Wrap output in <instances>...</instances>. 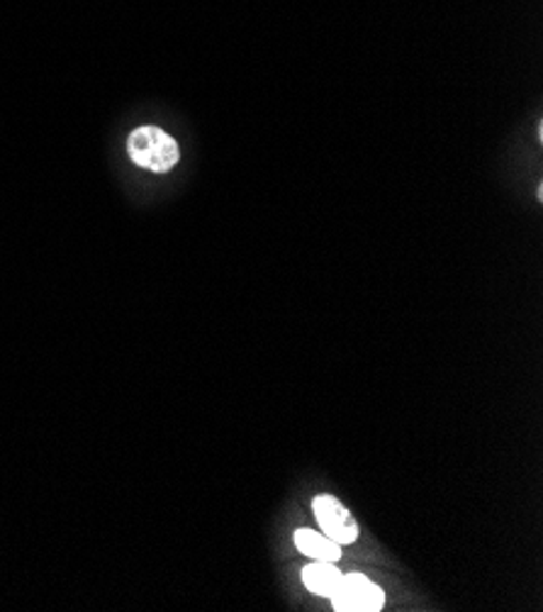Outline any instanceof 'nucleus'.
<instances>
[{"label":"nucleus","instance_id":"f257e3e1","mask_svg":"<svg viewBox=\"0 0 543 612\" xmlns=\"http://www.w3.org/2000/svg\"><path fill=\"white\" fill-rule=\"evenodd\" d=\"M127 154L134 166L152 174H168L180 162V146L156 125H142L127 137Z\"/></svg>","mask_w":543,"mask_h":612},{"label":"nucleus","instance_id":"f03ea898","mask_svg":"<svg viewBox=\"0 0 543 612\" xmlns=\"http://www.w3.org/2000/svg\"><path fill=\"white\" fill-rule=\"evenodd\" d=\"M332 603L339 612H378L382 603H386V593L366 576L349 574L339 580Z\"/></svg>","mask_w":543,"mask_h":612},{"label":"nucleus","instance_id":"7ed1b4c3","mask_svg":"<svg viewBox=\"0 0 543 612\" xmlns=\"http://www.w3.org/2000/svg\"><path fill=\"white\" fill-rule=\"evenodd\" d=\"M312 510L329 540H334L337 544H354L358 540V525L354 515H351L334 495H317L312 501Z\"/></svg>","mask_w":543,"mask_h":612},{"label":"nucleus","instance_id":"20e7f679","mask_svg":"<svg viewBox=\"0 0 543 612\" xmlns=\"http://www.w3.org/2000/svg\"><path fill=\"white\" fill-rule=\"evenodd\" d=\"M295 546L300 549L305 556L315 558V562H339L342 558V544L329 540L327 534H317L315 530H297L295 532Z\"/></svg>","mask_w":543,"mask_h":612},{"label":"nucleus","instance_id":"39448f33","mask_svg":"<svg viewBox=\"0 0 543 612\" xmlns=\"http://www.w3.org/2000/svg\"><path fill=\"white\" fill-rule=\"evenodd\" d=\"M339 580H342V574L334 568V562H315L303 568V584L315 596L332 598Z\"/></svg>","mask_w":543,"mask_h":612}]
</instances>
